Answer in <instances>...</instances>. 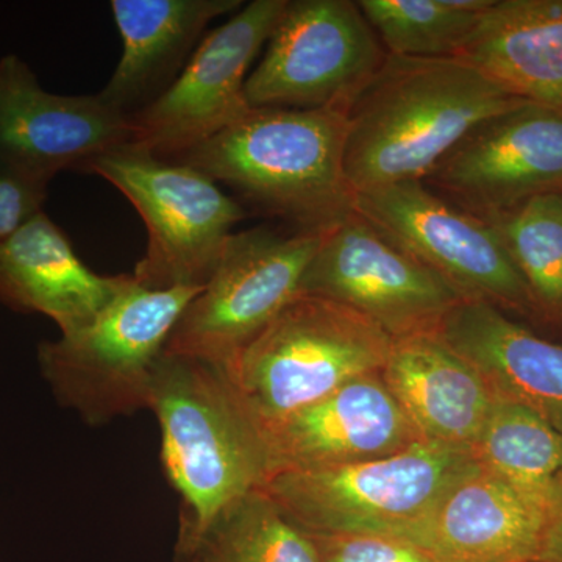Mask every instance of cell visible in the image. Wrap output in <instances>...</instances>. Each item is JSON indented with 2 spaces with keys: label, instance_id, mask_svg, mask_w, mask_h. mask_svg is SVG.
Instances as JSON below:
<instances>
[{
  "label": "cell",
  "instance_id": "cell-14",
  "mask_svg": "<svg viewBox=\"0 0 562 562\" xmlns=\"http://www.w3.org/2000/svg\"><path fill=\"white\" fill-rule=\"evenodd\" d=\"M132 139L131 117L99 94H55L18 55L0 58V158L52 181Z\"/></svg>",
  "mask_w": 562,
  "mask_h": 562
},
{
  "label": "cell",
  "instance_id": "cell-26",
  "mask_svg": "<svg viewBox=\"0 0 562 562\" xmlns=\"http://www.w3.org/2000/svg\"><path fill=\"white\" fill-rule=\"evenodd\" d=\"M49 184L0 158V241L43 213Z\"/></svg>",
  "mask_w": 562,
  "mask_h": 562
},
{
  "label": "cell",
  "instance_id": "cell-11",
  "mask_svg": "<svg viewBox=\"0 0 562 562\" xmlns=\"http://www.w3.org/2000/svg\"><path fill=\"white\" fill-rule=\"evenodd\" d=\"M357 211L464 299L535 314L530 291L497 232L424 181L358 192Z\"/></svg>",
  "mask_w": 562,
  "mask_h": 562
},
{
  "label": "cell",
  "instance_id": "cell-5",
  "mask_svg": "<svg viewBox=\"0 0 562 562\" xmlns=\"http://www.w3.org/2000/svg\"><path fill=\"white\" fill-rule=\"evenodd\" d=\"M391 346V336L360 313L299 294L220 369L258 427H265L351 380L382 372Z\"/></svg>",
  "mask_w": 562,
  "mask_h": 562
},
{
  "label": "cell",
  "instance_id": "cell-20",
  "mask_svg": "<svg viewBox=\"0 0 562 562\" xmlns=\"http://www.w3.org/2000/svg\"><path fill=\"white\" fill-rule=\"evenodd\" d=\"M547 525L479 462L447 492L414 549L430 562H538Z\"/></svg>",
  "mask_w": 562,
  "mask_h": 562
},
{
  "label": "cell",
  "instance_id": "cell-13",
  "mask_svg": "<svg viewBox=\"0 0 562 562\" xmlns=\"http://www.w3.org/2000/svg\"><path fill=\"white\" fill-rule=\"evenodd\" d=\"M424 183L480 220L562 192V109L524 102L495 114Z\"/></svg>",
  "mask_w": 562,
  "mask_h": 562
},
{
  "label": "cell",
  "instance_id": "cell-15",
  "mask_svg": "<svg viewBox=\"0 0 562 562\" xmlns=\"http://www.w3.org/2000/svg\"><path fill=\"white\" fill-rule=\"evenodd\" d=\"M260 431L269 476L379 460L422 441L382 372L351 380Z\"/></svg>",
  "mask_w": 562,
  "mask_h": 562
},
{
  "label": "cell",
  "instance_id": "cell-2",
  "mask_svg": "<svg viewBox=\"0 0 562 562\" xmlns=\"http://www.w3.org/2000/svg\"><path fill=\"white\" fill-rule=\"evenodd\" d=\"M347 113L249 106L171 161L198 169L294 231L325 233L357 211L346 169Z\"/></svg>",
  "mask_w": 562,
  "mask_h": 562
},
{
  "label": "cell",
  "instance_id": "cell-22",
  "mask_svg": "<svg viewBox=\"0 0 562 562\" xmlns=\"http://www.w3.org/2000/svg\"><path fill=\"white\" fill-rule=\"evenodd\" d=\"M475 460L547 520L562 505V432L520 403L494 394Z\"/></svg>",
  "mask_w": 562,
  "mask_h": 562
},
{
  "label": "cell",
  "instance_id": "cell-1",
  "mask_svg": "<svg viewBox=\"0 0 562 562\" xmlns=\"http://www.w3.org/2000/svg\"><path fill=\"white\" fill-rule=\"evenodd\" d=\"M524 102L458 58L387 55L347 113L351 187L425 181L473 128Z\"/></svg>",
  "mask_w": 562,
  "mask_h": 562
},
{
  "label": "cell",
  "instance_id": "cell-18",
  "mask_svg": "<svg viewBox=\"0 0 562 562\" xmlns=\"http://www.w3.org/2000/svg\"><path fill=\"white\" fill-rule=\"evenodd\" d=\"M495 395L527 406L562 432V346L509 319L498 306L462 299L439 324Z\"/></svg>",
  "mask_w": 562,
  "mask_h": 562
},
{
  "label": "cell",
  "instance_id": "cell-25",
  "mask_svg": "<svg viewBox=\"0 0 562 562\" xmlns=\"http://www.w3.org/2000/svg\"><path fill=\"white\" fill-rule=\"evenodd\" d=\"M530 291L536 313L562 321V192L487 217Z\"/></svg>",
  "mask_w": 562,
  "mask_h": 562
},
{
  "label": "cell",
  "instance_id": "cell-28",
  "mask_svg": "<svg viewBox=\"0 0 562 562\" xmlns=\"http://www.w3.org/2000/svg\"><path fill=\"white\" fill-rule=\"evenodd\" d=\"M538 562H562V505L547 525Z\"/></svg>",
  "mask_w": 562,
  "mask_h": 562
},
{
  "label": "cell",
  "instance_id": "cell-9",
  "mask_svg": "<svg viewBox=\"0 0 562 562\" xmlns=\"http://www.w3.org/2000/svg\"><path fill=\"white\" fill-rule=\"evenodd\" d=\"M247 77L251 109L349 110L387 58L357 2L288 0Z\"/></svg>",
  "mask_w": 562,
  "mask_h": 562
},
{
  "label": "cell",
  "instance_id": "cell-7",
  "mask_svg": "<svg viewBox=\"0 0 562 562\" xmlns=\"http://www.w3.org/2000/svg\"><path fill=\"white\" fill-rule=\"evenodd\" d=\"M83 172L120 190L146 225V254L132 273L146 290L205 288L246 217L241 203L205 173L131 144L94 158Z\"/></svg>",
  "mask_w": 562,
  "mask_h": 562
},
{
  "label": "cell",
  "instance_id": "cell-8",
  "mask_svg": "<svg viewBox=\"0 0 562 562\" xmlns=\"http://www.w3.org/2000/svg\"><path fill=\"white\" fill-rule=\"evenodd\" d=\"M325 233H233L209 283L177 321L166 351L225 368L301 294Z\"/></svg>",
  "mask_w": 562,
  "mask_h": 562
},
{
  "label": "cell",
  "instance_id": "cell-10",
  "mask_svg": "<svg viewBox=\"0 0 562 562\" xmlns=\"http://www.w3.org/2000/svg\"><path fill=\"white\" fill-rule=\"evenodd\" d=\"M301 294L341 303L392 339L438 330L464 299L358 211L325 233Z\"/></svg>",
  "mask_w": 562,
  "mask_h": 562
},
{
  "label": "cell",
  "instance_id": "cell-23",
  "mask_svg": "<svg viewBox=\"0 0 562 562\" xmlns=\"http://www.w3.org/2000/svg\"><path fill=\"white\" fill-rule=\"evenodd\" d=\"M177 562H322L312 536L261 490L236 498L205 522L179 528Z\"/></svg>",
  "mask_w": 562,
  "mask_h": 562
},
{
  "label": "cell",
  "instance_id": "cell-3",
  "mask_svg": "<svg viewBox=\"0 0 562 562\" xmlns=\"http://www.w3.org/2000/svg\"><path fill=\"white\" fill-rule=\"evenodd\" d=\"M149 409L160 425L162 469L180 497L179 528L205 522L269 479L260 427L217 366L165 350Z\"/></svg>",
  "mask_w": 562,
  "mask_h": 562
},
{
  "label": "cell",
  "instance_id": "cell-12",
  "mask_svg": "<svg viewBox=\"0 0 562 562\" xmlns=\"http://www.w3.org/2000/svg\"><path fill=\"white\" fill-rule=\"evenodd\" d=\"M288 0H254L206 33L180 76L157 101L131 116V146L172 160L205 143L249 109V69Z\"/></svg>",
  "mask_w": 562,
  "mask_h": 562
},
{
  "label": "cell",
  "instance_id": "cell-4",
  "mask_svg": "<svg viewBox=\"0 0 562 562\" xmlns=\"http://www.w3.org/2000/svg\"><path fill=\"white\" fill-rule=\"evenodd\" d=\"M479 465L472 449L417 441L379 460L273 473L260 487L303 531L416 546L450 487Z\"/></svg>",
  "mask_w": 562,
  "mask_h": 562
},
{
  "label": "cell",
  "instance_id": "cell-19",
  "mask_svg": "<svg viewBox=\"0 0 562 562\" xmlns=\"http://www.w3.org/2000/svg\"><path fill=\"white\" fill-rule=\"evenodd\" d=\"M382 376L422 439L473 449L494 392L438 331L392 339Z\"/></svg>",
  "mask_w": 562,
  "mask_h": 562
},
{
  "label": "cell",
  "instance_id": "cell-6",
  "mask_svg": "<svg viewBox=\"0 0 562 562\" xmlns=\"http://www.w3.org/2000/svg\"><path fill=\"white\" fill-rule=\"evenodd\" d=\"M202 290H146L133 279L87 327L41 342L40 371L52 394L92 427L149 409L157 362Z\"/></svg>",
  "mask_w": 562,
  "mask_h": 562
},
{
  "label": "cell",
  "instance_id": "cell-21",
  "mask_svg": "<svg viewBox=\"0 0 562 562\" xmlns=\"http://www.w3.org/2000/svg\"><path fill=\"white\" fill-rule=\"evenodd\" d=\"M453 58L513 98L562 109V0H494Z\"/></svg>",
  "mask_w": 562,
  "mask_h": 562
},
{
  "label": "cell",
  "instance_id": "cell-24",
  "mask_svg": "<svg viewBox=\"0 0 562 562\" xmlns=\"http://www.w3.org/2000/svg\"><path fill=\"white\" fill-rule=\"evenodd\" d=\"M387 55L457 57L492 0H358Z\"/></svg>",
  "mask_w": 562,
  "mask_h": 562
},
{
  "label": "cell",
  "instance_id": "cell-16",
  "mask_svg": "<svg viewBox=\"0 0 562 562\" xmlns=\"http://www.w3.org/2000/svg\"><path fill=\"white\" fill-rule=\"evenodd\" d=\"M132 280L92 271L44 211L0 241V303L49 317L61 335L87 327Z\"/></svg>",
  "mask_w": 562,
  "mask_h": 562
},
{
  "label": "cell",
  "instance_id": "cell-17",
  "mask_svg": "<svg viewBox=\"0 0 562 562\" xmlns=\"http://www.w3.org/2000/svg\"><path fill=\"white\" fill-rule=\"evenodd\" d=\"M121 60L99 94L133 116L168 90L206 35L210 22L243 9V0H113Z\"/></svg>",
  "mask_w": 562,
  "mask_h": 562
},
{
  "label": "cell",
  "instance_id": "cell-27",
  "mask_svg": "<svg viewBox=\"0 0 562 562\" xmlns=\"http://www.w3.org/2000/svg\"><path fill=\"white\" fill-rule=\"evenodd\" d=\"M322 562H430L409 543L375 536L312 535Z\"/></svg>",
  "mask_w": 562,
  "mask_h": 562
}]
</instances>
